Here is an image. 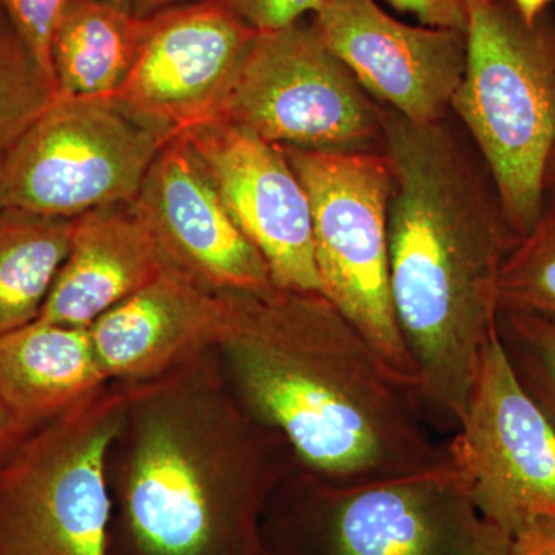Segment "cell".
I'll list each match as a JSON object with an SVG mask.
<instances>
[{
  "label": "cell",
  "instance_id": "cell-1",
  "mask_svg": "<svg viewBox=\"0 0 555 555\" xmlns=\"http://www.w3.org/2000/svg\"><path fill=\"white\" fill-rule=\"evenodd\" d=\"M218 353L241 403L287 441L299 467L364 485L447 463L418 393L321 292H219Z\"/></svg>",
  "mask_w": 555,
  "mask_h": 555
},
{
  "label": "cell",
  "instance_id": "cell-2",
  "mask_svg": "<svg viewBox=\"0 0 555 555\" xmlns=\"http://www.w3.org/2000/svg\"><path fill=\"white\" fill-rule=\"evenodd\" d=\"M392 170L390 294L430 425L459 429L486 343L499 276L520 235L488 163L452 112L415 122L387 108Z\"/></svg>",
  "mask_w": 555,
  "mask_h": 555
},
{
  "label": "cell",
  "instance_id": "cell-3",
  "mask_svg": "<svg viewBox=\"0 0 555 555\" xmlns=\"http://www.w3.org/2000/svg\"><path fill=\"white\" fill-rule=\"evenodd\" d=\"M124 387L108 555H261L262 514L297 459L241 403L217 347Z\"/></svg>",
  "mask_w": 555,
  "mask_h": 555
},
{
  "label": "cell",
  "instance_id": "cell-4",
  "mask_svg": "<svg viewBox=\"0 0 555 555\" xmlns=\"http://www.w3.org/2000/svg\"><path fill=\"white\" fill-rule=\"evenodd\" d=\"M511 542L478 513L452 459L414 476L349 486L297 463L259 528L261 555H507Z\"/></svg>",
  "mask_w": 555,
  "mask_h": 555
},
{
  "label": "cell",
  "instance_id": "cell-5",
  "mask_svg": "<svg viewBox=\"0 0 555 555\" xmlns=\"http://www.w3.org/2000/svg\"><path fill=\"white\" fill-rule=\"evenodd\" d=\"M451 112L483 155L524 238L545 203L555 147V14L526 24L511 0H469L465 75Z\"/></svg>",
  "mask_w": 555,
  "mask_h": 555
},
{
  "label": "cell",
  "instance_id": "cell-6",
  "mask_svg": "<svg viewBox=\"0 0 555 555\" xmlns=\"http://www.w3.org/2000/svg\"><path fill=\"white\" fill-rule=\"evenodd\" d=\"M126 406L108 383L0 465V555H108L107 463Z\"/></svg>",
  "mask_w": 555,
  "mask_h": 555
},
{
  "label": "cell",
  "instance_id": "cell-7",
  "mask_svg": "<svg viewBox=\"0 0 555 555\" xmlns=\"http://www.w3.org/2000/svg\"><path fill=\"white\" fill-rule=\"evenodd\" d=\"M281 150L309 198L321 294L416 390L390 294L389 160L385 153Z\"/></svg>",
  "mask_w": 555,
  "mask_h": 555
},
{
  "label": "cell",
  "instance_id": "cell-8",
  "mask_svg": "<svg viewBox=\"0 0 555 555\" xmlns=\"http://www.w3.org/2000/svg\"><path fill=\"white\" fill-rule=\"evenodd\" d=\"M169 139L115 98L57 96L7 150L0 207L75 219L130 203Z\"/></svg>",
  "mask_w": 555,
  "mask_h": 555
},
{
  "label": "cell",
  "instance_id": "cell-9",
  "mask_svg": "<svg viewBox=\"0 0 555 555\" xmlns=\"http://www.w3.org/2000/svg\"><path fill=\"white\" fill-rule=\"evenodd\" d=\"M385 112L313 22L299 21L258 33L218 119L280 147L383 153Z\"/></svg>",
  "mask_w": 555,
  "mask_h": 555
},
{
  "label": "cell",
  "instance_id": "cell-10",
  "mask_svg": "<svg viewBox=\"0 0 555 555\" xmlns=\"http://www.w3.org/2000/svg\"><path fill=\"white\" fill-rule=\"evenodd\" d=\"M448 449L478 513L511 540L555 525V427L518 382L495 332Z\"/></svg>",
  "mask_w": 555,
  "mask_h": 555
},
{
  "label": "cell",
  "instance_id": "cell-11",
  "mask_svg": "<svg viewBox=\"0 0 555 555\" xmlns=\"http://www.w3.org/2000/svg\"><path fill=\"white\" fill-rule=\"evenodd\" d=\"M257 36L222 0L150 16L137 67L112 98L164 137L185 133L219 118Z\"/></svg>",
  "mask_w": 555,
  "mask_h": 555
},
{
  "label": "cell",
  "instance_id": "cell-12",
  "mask_svg": "<svg viewBox=\"0 0 555 555\" xmlns=\"http://www.w3.org/2000/svg\"><path fill=\"white\" fill-rule=\"evenodd\" d=\"M184 134L241 232L268 262L273 286L321 292L309 198L280 145L222 119Z\"/></svg>",
  "mask_w": 555,
  "mask_h": 555
},
{
  "label": "cell",
  "instance_id": "cell-13",
  "mask_svg": "<svg viewBox=\"0 0 555 555\" xmlns=\"http://www.w3.org/2000/svg\"><path fill=\"white\" fill-rule=\"evenodd\" d=\"M163 258L214 292L272 287L268 262L241 232L184 133L159 150L133 199Z\"/></svg>",
  "mask_w": 555,
  "mask_h": 555
},
{
  "label": "cell",
  "instance_id": "cell-14",
  "mask_svg": "<svg viewBox=\"0 0 555 555\" xmlns=\"http://www.w3.org/2000/svg\"><path fill=\"white\" fill-rule=\"evenodd\" d=\"M312 22L379 104L423 124L451 113L465 75V33L412 27L375 0H327Z\"/></svg>",
  "mask_w": 555,
  "mask_h": 555
},
{
  "label": "cell",
  "instance_id": "cell-15",
  "mask_svg": "<svg viewBox=\"0 0 555 555\" xmlns=\"http://www.w3.org/2000/svg\"><path fill=\"white\" fill-rule=\"evenodd\" d=\"M222 323L219 292L167 264L147 286L98 318L89 332L108 382L133 385L217 347Z\"/></svg>",
  "mask_w": 555,
  "mask_h": 555
},
{
  "label": "cell",
  "instance_id": "cell-16",
  "mask_svg": "<svg viewBox=\"0 0 555 555\" xmlns=\"http://www.w3.org/2000/svg\"><path fill=\"white\" fill-rule=\"evenodd\" d=\"M166 266L133 201L94 208L73 219L68 254L39 320L89 328Z\"/></svg>",
  "mask_w": 555,
  "mask_h": 555
},
{
  "label": "cell",
  "instance_id": "cell-17",
  "mask_svg": "<svg viewBox=\"0 0 555 555\" xmlns=\"http://www.w3.org/2000/svg\"><path fill=\"white\" fill-rule=\"evenodd\" d=\"M87 327L35 320L0 337V404L38 429L108 385Z\"/></svg>",
  "mask_w": 555,
  "mask_h": 555
},
{
  "label": "cell",
  "instance_id": "cell-18",
  "mask_svg": "<svg viewBox=\"0 0 555 555\" xmlns=\"http://www.w3.org/2000/svg\"><path fill=\"white\" fill-rule=\"evenodd\" d=\"M147 17L116 0H64L50 57L57 96L112 98L137 67Z\"/></svg>",
  "mask_w": 555,
  "mask_h": 555
},
{
  "label": "cell",
  "instance_id": "cell-19",
  "mask_svg": "<svg viewBox=\"0 0 555 555\" xmlns=\"http://www.w3.org/2000/svg\"><path fill=\"white\" fill-rule=\"evenodd\" d=\"M72 224L0 207V337L38 320L67 257Z\"/></svg>",
  "mask_w": 555,
  "mask_h": 555
},
{
  "label": "cell",
  "instance_id": "cell-20",
  "mask_svg": "<svg viewBox=\"0 0 555 555\" xmlns=\"http://www.w3.org/2000/svg\"><path fill=\"white\" fill-rule=\"evenodd\" d=\"M56 98L54 80L0 9V152H7Z\"/></svg>",
  "mask_w": 555,
  "mask_h": 555
},
{
  "label": "cell",
  "instance_id": "cell-21",
  "mask_svg": "<svg viewBox=\"0 0 555 555\" xmlns=\"http://www.w3.org/2000/svg\"><path fill=\"white\" fill-rule=\"evenodd\" d=\"M499 309L555 320V196L545 195L540 217L507 255L499 276Z\"/></svg>",
  "mask_w": 555,
  "mask_h": 555
},
{
  "label": "cell",
  "instance_id": "cell-22",
  "mask_svg": "<svg viewBox=\"0 0 555 555\" xmlns=\"http://www.w3.org/2000/svg\"><path fill=\"white\" fill-rule=\"evenodd\" d=\"M495 335L518 382L555 427V320L499 309Z\"/></svg>",
  "mask_w": 555,
  "mask_h": 555
},
{
  "label": "cell",
  "instance_id": "cell-23",
  "mask_svg": "<svg viewBox=\"0 0 555 555\" xmlns=\"http://www.w3.org/2000/svg\"><path fill=\"white\" fill-rule=\"evenodd\" d=\"M62 5L64 0H0V9L5 11L7 16L16 25L22 38L27 40L40 65L53 80L50 57L51 36H53Z\"/></svg>",
  "mask_w": 555,
  "mask_h": 555
},
{
  "label": "cell",
  "instance_id": "cell-24",
  "mask_svg": "<svg viewBox=\"0 0 555 555\" xmlns=\"http://www.w3.org/2000/svg\"><path fill=\"white\" fill-rule=\"evenodd\" d=\"M238 20L258 33L292 27L308 13L315 14L327 0H222Z\"/></svg>",
  "mask_w": 555,
  "mask_h": 555
},
{
  "label": "cell",
  "instance_id": "cell-25",
  "mask_svg": "<svg viewBox=\"0 0 555 555\" xmlns=\"http://www.w3.org/2000/svg\"><path fill=\"white\" fill-rule=\"evenodd\" d=\"M393 9L414 14L425 27L467 31L469 0H387Z\"/></svg>",
  "mask_w": 555,
  "mask_h": 555
},
{
  "label": "cell",
  "instance_id": "cell-26",
  "mask_svg": "<svg viewBox=\"0 0 555 555\" xmlns=\"http://www.w3.org/2000/svg\"><path fill=\"white\" fill-rule=\"evenodd\" d=\"M507 555H555V525H540L514 537Z\"/></svg>",
  "mask_w": 555,
  "mask_h": 555
},
{
  "label": "cell",
  "instance_id": "cell-27",
  "mask_svg": "<svg viewBox=\"0 0 555 555\" xmlns=\"http://www.w3.org/2000/svg\"><path fill=\"white\" fill-rule=\"evenodd\" d=\"M33 430L35 429H30V427L17 422V420L0 404V465L16 451V448L20 447L22 441H24Z\"/></svg>",
  "mask_w": 555,
  "mask_h": 555
},
{
  "label": "cell",
  "instance_id": "cell-28",
  "mask_svg": "<svg viewBox=\"0 0 555 555\" xmlns=\"http://www.w3.org/2000/svg\"><path fill=\"white\" fill-rule=\"evenodd\" d=\"M116 2L126 7L134 16L150 17L163 13V11L175 9V7L199 2V0H116Z\"/></svg>",
  "mask_w": 555,
  "mask_h": 555
},
{
  "label": "cell",
  "instance_id": "cell-29",
  "mask_svg": "<svg viewBox=\"0 0 555 555\" xmlns=\"http://www.w3.org/2000/svg\"><path fill=\"white\" fill-rule=\"evenodd\" d=\"M511 2L526 24H534L543 13H546L554 0H511Z\"/></svg>",
  "mask_w": 555,
  "mask_h": 555
},
{
  "label": "cell",
  "instance_id": "cell-30",
  "mask_svg": "<svg viewBox=\"0 0 555 555\" xmlns=\"http://www.w3.org/2000/svg\"><path fill=\"white\" fill-rule=\"evenodd\" d=\"M543 188H545V195L555 196V147L547 159L545 178H543Z\"/></svg>",
  "mask_w": 555,
  "mask_h": 555
},
{
  "label": "cell",
  "instance_id": "cell-31",
  "mask_svg": "<svg viewBox=\"0 0 555 555\" xmlns=\"http://www.w3.org/2000/svg\"><path fill=\"white\" fill-rule=\"evenodd\" d=\"M3 156H5V152H0V181H2Z\"/></svg>",
  "mask_w": 555,
  "mask_h": 555
}]
</instances>
